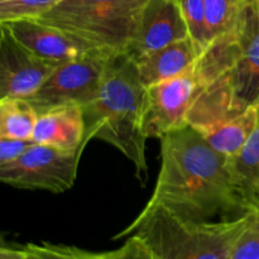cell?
Returning <instances> with one entry per match:
<instances>
[{
  "instance_id": "cell-1",
  "label": "cell",
  "mask_w": 259,
  "mask_h": 259,
  "mask_svg": "<svg viewBox=\"0 0 259 259\" xmlns=\"http://www.w3.org/2000/svg\"><path fill=\"white\" fill-rule=\"evenodd\" d=\"M161 139V167L148 206L162 205L185 219H237L255 211L234 185L229 158L186 126Z\"/></svg>"
},
{
  "instance_id": "cell-2",
  "label": "cell",
  "mask_w": 259,
  "mask_h": 259,
  "mask_svg": "<svg viewBox=\"0 0 259 259\" xmlns=\"http://www.w3.org/2000/svg\"><path fill=\"white\" fill-rule=\"evenodd\" d=\"M147 86L129 56H114L109 62L98 95L82 106L85 143L93 138L115 147L133 163L142 185L148 180L144 132Z\"/></svg>"
},
{
  "instance_id": "cell-3",
  "label": "cell",
  "mask_w": 259,
  "mask_h": 259,
  "mask_svg": "<svg viewBox=\"0 0 259 259\" xmlns=\"http://www.w3.org/2000/svg\"><path fill=\"white\" fill-rule=\"evenodd\" d=\"M255 211L237 219L196 222L162 205H146L115 239L137 235L154 259H230Z\"/></svg>"
},
{
  "instance_id": "cell-4",
  "label": "cell",
  "mask_w": 259,
  "mask_h": 259,
  "mask_svg": "<svg viewBox=\"0 0 259 259\" xmlns=\"http://www.w3.org/2000/svg\"><path fill=\"white\" fill-rule=\"evenodd\" d=\"M195 72L199 86H223L235 113L259 105V0L245 2L235 27L207 46Z\"/></svg>"
},
{
  "instance_id": "cell-5",
  "label": "cell",
  "mask_w": 259,
  "mask_h": 259,
  "mask_svg": "<svg viewBox=\"0 0 259 259\" xmlns=\"http://www.w3.org/2000/svg\"><path fill=\"white\" fill-rule=\"evenodd\" d=\"M149 0H61L38 20L58 28L91 51L126 55Z\"/></svg>"
},
{
  "instance_id": "cell-6",
  "label": "cell",
  "mask_w": 259,
  "mask_h": 259,
  "mask_svg": "<svg viewBox=\"0 0 259 259\" xmlns=\"http://www.w3.org/2000/svg\"><path fill=\"white\" fill-rule=\"evenodd\" d=\"M113 57L91 51L76 60L61 63L27 100L38 115L58 106L88 105L98 95Z\"/></svg>"
},
{
  "instance_id": "cell-7",
  "label": "cell",
  "mask_w": 259,
  "mask_h": 259,
  "mask_svg": "<svg viewBox=\"0 0 259 259\" xmlns=\"http://www.w3.org/2000/svg\"><path fill=\"white\" fill-rule=\"evenodd\" d=\"M85 147L65 151L34 143L17 161L0 166V181L20 190L62 194L72 189Z\"/></svg>"
},
{
  "instance_id": "cell-8",
  "label": "cell",
  "mask_w": 259,
  "mask_h": 259,
  "mask_svg": "<svg viewBox=\"0 0 259 259\" xmlns=\"http://www.w3.org/2000/svg\"><path fill=\"white\" fill-rule=\"evenodd\" d=\"M195 70L147 88L144 132L147 138H162L186 126L197 91Z\"/></svg>"
},
{
  "instance_id": "cell-9",
  "label": "cell",
  "mask_w": 259,
  "mask_h": 259,
  "mask_svg": "<svg viewBox=\"0 0 259 259\" xmlns=\"http://www.w3.org/2000/svg\"><path fill=\"white\" fill-rule=\"evenodd\" d=\"M56 67L57 65L33 53L0 25V99H28Z\"/></svg>"
},
{
  "instance_id": "cell-10",
  "label": "cell",
  "mask_w": 259,
  "mask_h": 259,
  "mask_svg": "<svg viewBox=\"0 0 259 259\" xmlns=\"http://www.w3.org/2000/svg\"><path fill=\"white\" fill-rule=\"evenodd\" d=\"M189 37L180 0H149L139 19L138 30L126 56H142Z\"/></svg>"
},
{
  "instance_id": "cell-11",
  "label": "cell",
  "mask_w": 259,
  "mask_h": 259,
  "mask_svg": "<svg viewBox=\"0 0 259 259\" xmlns=\"http://www.w3.org/2000/svg\"><path fill=\"white\" fill-rule=\"evenodd\" d=\"M0 25L28 50L57 66L91 52L61 29L38 19L9 20Z\"/></svg>"
},
{
  "instance_id": "cell-12",
  "label": "cell",
  "mask_w": 259,
  "mask_h": 259,
  "mask_svg": "<svg viewBox=\"0 0 259 259\" xmlns=\"http://www.w3.org/2000/svg\"><path fill=\"white\" fill-rule=\"evenodd\" d=\"M85 116L81 105L53 108L38 115L33 141L37 144L75 151L85 143Z\"/></svg>"
},
{
  "instance_id": "cell-13",
  "label": "cell",
  "mask_w": 259,
  "mask_h": 259,
  "mask_svg": "<svg viewBox=\"0 0 259 259\" xmlns=\"http://www.w3.org/2000/svg\"><path fill=\"white\" fill-rule=\"evenodd\" d=\"M199 56L191 38H185L147 53L134 60V63L141 81L148 88L195 70Z\"/></svg>"
},
{
  "instance_id": "cell-14",
  "label": "cell",
  "mask_w": 259,
  "mask_h": 259,
  "mask_svg": "<svg viewBox=\"0 0 259 259\" xmlns=\"http://www.w3.org/2000/svg\"><path fill=\"white\" fill-rule=\"evenodd\" d=\"M234 185L250 210H259V105L258 121L242 151L229 158Z\"/></svg>"
},
{
  "instance_id": "cell-15",
  "label": "cell",
  "mask_w": 259,
  "mask_h": 259,
  "mask_svg": "<svg viewBox=\"0 0 259 259\" xmlns=\"http://www.w3.org/2000/svg\"><path fill=\"white\" fill-rule=\"evenodd\" d=\"M258 121V105L252 106L239 115L200 133L212 148L232 158L242 151L252 136Z\"/></svg>"
},
{
  "instance_id": "cell-16",
  "label": "cell",
  "mask_w": 259,
  "mask_h": 259,
  "mask_svg": "<svg viewBox=\"0 0 259 259\" xmlns=\"http://www.w3.org/2000/svg\"><path fill=\"white\" fill-rule=\"evenodd\" d=\"M38 113L27 99H0V137L32 139Z\"/></svg>"
},
{
  "instance_id": "cell-17",
  "label": "cell",
  "mask_w": 259,
  "mask_h": 259,
  "mask_svg": "<svg viewBox=\"0 0 259 259\" xmlns=\"http://www.w3.org/2000/svg\"><path fill=\"white\" fill-rule=\"evenodd\" d=\"M99 253L75 245L52 243H29L24 245H3L0 259H98Z\"/></svg>"
},
{
  "instance_id": "cell-18",
  "label": "cell",
  "mask_w": 259,
  "mask_h": 259,
  "mask_svg": "<svg viewBox=\"0 0 259 259\" xmlns=\"http://www.w3.org/2000/svg\"><path fill=\"white\" fill-rule=\"evenodd\" d=\"M210 43L237 24L247 0H204Z\"/></svg>"
},
{
  "instance_id": "cell-19",
  "label": "cell",
  "mask_w": 259,
  "mask_h": 259,
  "mask_svg": "<svg viewBox=\"0 0 259 259\" xmlns=\"http://www.w3.org/2000/svg\"><path fill=\"white\" fill-rule=\"evenodd\" d=\"M182 14L189 29V37L194 42L199 55L210 45L206 12L204 0H180Z\"/></svg>"
},
{
  "instance_id": "cell-20",
  "label": "cell",
  "mask_w": 259,
  "mask_h": 259,
  "mask_svg": "<svg viewBox=\"0 0 259 259\" xmlns=\"http://www.w3.org/2000/svg\"><path fill=\"white\" fill-rule=\"evenodd\" d=\"M61 0H0V23L17 19H38Z\"/></svg>"
},
{
  "instance_id": "cell-21",
  "label": "cell",
  "mask_w": 259,
  "mask_h": 259,
  "mask_svg": "<svg viewBox=\"0 0 259 259\" xmlns=\"http://www.w3.org/2000/svg\"><path fill=\"white\" fill-rule=\"evenodd\" d=\"M230 259H259V210L240 235Z\"/></svg>"
},
{
  "instance_id": "cell-22",
  "label": "cell",
  "mask_w": 259,
  "mask_h": 259,
  "mask_svg": "<svg viewBox=\"0 0 259 259\" xmlns=\"http://www.w3.org/2000/svg\"><path fill=\"white\" fill-rule=\"evenodd\" d=\"M98 259H154L141 238L129 235L123 245L114 250L99 253Z\"/></svg>"
},
{
  "instance_id": "cell-23",
  "label": "cell",
  "mask_w": 259,
  "mask_h": 259,
  "mask_svg": "<svg viewBox=\"0 0 259 259\" xmlns=\"http://www.w3.org/2000/svg\"><path fill=\"white\" fill-rule=\"evenodd\" d=\"M35 142L33 139H15L0 137V166L17 161Z\"/></svg>"
}]
</instances>
